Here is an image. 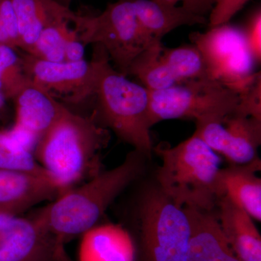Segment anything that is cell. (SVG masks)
<instances>
[{
  "instance_id": "1",
  "label": "cell",
  "mask_w": 261,
  "mask_h": 261,
  "mask_svg": "<svg viewBox=\"0 0 261 261\" xmlns=\"http://www.w3.org/2000/svg\"><path fill=\"white\" fill-rule=\"evenodd\" d=\"M143 156L135 149L119 166L61 194L32 216L65 245L98 224L115 199L140 176Z\"/></svg>"
},
{
  "instance_id": "2",
  "label": "cell",
  "mask_w": 261,
  "mask_h": 261,
  "mask_svg": "<svg viewBox=\"0 0 261 261\" xmlns=\"http://www.w3.org/2000/svg\"><path fill=\"white\" fill-rule=\"evenodd\" d=\"M109 140V130L93 113L83 116L66 106L38 141L34 157L63 194L102 171L100 152Z\"/></svg>"
},
{
  "instance_id": "3",
  "label": "cell",
  "mask_w": 261,
  "mask_h": 261,
  "mask_svg": "<svg viewBox=\"0 0 261 261\" xmlns=\"http://www.w3.org/2000/svg\"><path fill=\"white\" fill-rule=\"evenodd\" d=\"M94 46L92 61L96 75L92 98L95 105L92 113L99 124L150 158L153 146L148 89L114 69L106 50Z\"/></svg>"
},
{
  "instance_id": "4",
  "label": "cell",
  "mask_w": 261,
  "mask_h": 261,
  "mask_svg": "<svg viewBox=\"0 0 261 261\" xmlns=\"http://www.w3.org/2000/svg\"><path fill=\"white\" fill-rule=\"evenodd\" d=\"M153 151L162 159L159 188L176 205L214 211L219 200V156L197 136L171 147L159 144Z\"/></svg>"
},
{
  "instance_id": "5",
  "label": "cell",
  "mask_w": 261,
  "mask_h": 261,
  "mask_svg": "<svg viewBox=\"0 0 261 261\" xmlns=\"http://www.w3.org/2000/svg\"><path fill=\"white\" fill-rule=\"evenodd\" d=\"M73 27L85 47L101 46L117 70L126 76L135 58L159 42L152 40L142 27L133 0L111 3L99 15H79Z\"/></svg>"
},
{
  "instance_id": "6",
  "label": "cell",
  "mask_w": 261,
  "mask_h": 261,
  "mask_svg": "<svg viewBox=\"0 0 261 261\" xmlns=\"http://www.w3.org/2000/svg\"><path fill=\"white\" fill-rule=\"evenodd\" d=\"M139 209L140 261H189L190 223L183 207L154 187Z\"/></svg>"
},
{
  "instance_id": "7",
  "label": "cell",
  "mask_w": 261,
  "mask_h": 261,
  "mask_svg": "<svg viewBox=\"0 0 261 261\" xmlns=\"http://www.w3.org/2000/svg\"><path fill=\"white\" fill-rule=\"evenodd\" d=\"M149 92L152 126L169 119L223 122L239 103L236 92L211 79L184 81Z\"/></svg>"
},
{
  "instance_id": "8",
  "label": "cell",
  "mask_w": 261,
  "mask_h": 261,
  "mask_svg": "<svg viewBox=\"0 0 261 261\" xmlns=\"http://www.w3.org/2000/svg\"><path fill=\"white\" fill-rule=\"evenodd\" d=\"M205 61L207 74L239 94L251 82L255 65L243 29L224 23L190 35Z\"/></svg>"
},
{
  "instance_id": "9",
  "label": "cell",
  "mask_w": 261,
  "mask_h": 261,
  "mask_svg": "<svg viewBox=\"0 0 261 261\" xmlns=\"http://www.w3.org/2000/svg\"><path fill=\"white\" fill-rule=\"evenodd\" d=\"M22 65L29 80L59 102L78 106L92 98L93 62H49L23 53Z\"/></svg>"
},
{
  "instance_id": "10",
  "label": "cell",
  "mask_w": 261,
  "mask_h": 261,
  "mask_svg": "<svg viewBox=\"0 0 261 261\" xmlns=\"http://www.w3.org/2000/svg\"><path fill=\"white\" fill-rule=\"evenodd\" d=\"M0 261H70L65 245L34 216L0 213Z\"/></svg>"
},
{
  "instance_id": "11",
  "label": "cell",
  "mask_w": 261,
  "mask_h": 261,
  "mask_svg": "<svg viewBox=\"0 0 261 261\" xmlns=\"http://www.w3.org/2000/svg\"><path fill=\"white\" fill-rule=\"evenodd\" d=\"M61 195L46 171L29 172L0 168V213L20 216L34 206Z\"/></svg>"
},
{
  "instance_id": "12",
  "label": "cell",
  "mask_w": 261,
  "mask_h": 261,
  "mask_svg": "<svg viewBox=\"0 0 261 261\" xmlns=\"http://www.w3.org/2000/svg\"><path fill=\"white\" fill-rule=\"evenodd\" d=\"M16 121L13 130L37 145L61 117L66 106L29 81L14 97Z\"/></svg>"
},
{
  "instance_id": "13",
  "label": "cell",
  "mask_w": 261,
  "mask_h": 261,
  "mask_svg": "<svg viewBox=\"0 0 261 261\" xmlns=\"http://www.w3.org/2000/svg\"><path fill=\"white\" fill-rule=\"evenodd\" d=\"M190 223L189 261H241L228 244L214 211L185 206Z\"/></svg>"
},
{
  "instance_id": "14",
  "label": "cell",
  "mask_w": 261,
  "mask_h": 261,
  "mask_svg": "<svg viewBox=\"0 0 261 261\" xmlns=\"http://www.w3.org/2000/svg\"><path fill=\"white\" fill-rule=\"evenodd\" d=\"M13 4L18 25V47L27 54L44 29L62 20L74 24L79 16L56 0H13Z\"/></svg>"
},
{
  "instance_id": "15",
  "label": "cell",
  "mask_w": 261,
  "mask_h": 261,
  "mask_svg": "<svg viewBox=\"0 0 261 261\" xmlns=\"http://www.w3.org/2000/svg\"><path fill=\"white\" fill-rule=\"evenodd\" d=\"M81 237L79 261H136L135 242L121 225L97 224Z\"/></svg>"
},
{
  "instance_id": "16",
  "label": "cell",
  "mask_w": 261,
  "mask_h": 261,
  "mask_svg": "<svg viewBox=\"0 0 261 261\" xmlns=\"http://www.w3.org/2000/svg\"><path fill=\"white\" fill-rule=\"evenodd\" d=\"M218 220L228 244L241 261H261V238L252 218L227 196L216 203Z\"/></svg>"
},
{
  "instance_id": "17",
  "label": "cell",
  "mask_w": 261,
  "mask_h": 261,
  "mask_svg": "<svg viewBox=\"0 0 261 261\" xmlns=\"http://www.w3.org/2000/svg\"><path fill=\"white\" fill-rule=\"evenodd\" d=\"M260 169L258 157L247 164L231 165L221 168L218 182L219 198L227 196L258 221L261 220V179L256 173Z\"/></svg>"
},
{
  "instance_id": "18",
  "label": "cell",
  "mask_w": 261,
  "mask_h": 261,
  "mask_svg": "<svg viewBox=\"0 0 261 261\" xmlns=\"http://www.w3.org/2000/svg\"><path fill=\"white\" fill-rule=\"evenodd\" d=\"M137 17L149 37L161 41L163 37L181 25L205 24V17L187 11L181 6L157 0H133Z\"/></svg>"
},
{
  "instance_id": "19",
  "label": "cell",
  "mask_w": 261,
  "mask_h": 261,
  "mask_svg": "<svg viewBox=\"0 0 261 261\" xmlns=\"http://www.w3.org/2000/svg\"><path fill=\"white\" fill-rule=\"evenodd\" d=\"M226 129L223 156L231 165H243L256 159L261 142V120L232 113L222 122Z\"/></svg>"
},
{
  "instance_id": "20",
  "label": "cell",
  "mask_w": 261,
  "mask_h": 261,
  "mask_svg": "<svg viewBox=\"0 0 261 261\" xmlns=\"http://www.w3.org/2000/svg\"><path fill=\"white\" fill-rule=\"evenodd\" d=\"M161 41L154 42L132 62L127 75L135 76L148 90H161L178 83L161 58Z\"/></svg>"
},
{
  "instance_id": "21",
  "label": "cell",
  "mask_w": 261,
  "mask_h": 261,
  "mask_svg": "<svg viewBox=\"0 0 261 261\" xmlns=\"http://www.w3.org/2000/svg\"><path fill=\"white\" fill-rule=\"evenodd\" d=\"M161 55L178 82L210 79L202 54L195 44L176 48L162 45Z\"/></svg>"
},
{
  "instance_id": "22",
  "label": "cell",
  "mask_w": 261,
  "mask_h": 261,
  "mask_svg": "<svg viewBox=\"0 0 261 261\" xmlns=\"http://www.w3.org/2000/svg\"><path fill=\"white\" fill-rule=\"evenodd\" d=\"M73 28V23L69 20H62L47 27L28 54L43 61H65V43Z\"/></svg>"
},
{
  "instance_id": "23",
  "label": "cell",
  "mask_w": 261,
  "mask_h": 261,
  "mask_svg": "<svg viewBox=\"0 0 261 261\" xmlns=\"http://www.w3.org/2000/svg\"><path fill=\"white\" fill-rule=\"evenodd\" d=\"M0 168L13 171L44 172L34 152L22 145L10 132L0 133Z\"/></svg>"
},
{
  "instance_id": "24",
  "label": "cell",
  "mask_w": 261,
  "mask_h": 261,
  "mask_svg": "<svg viewBox=\"0 0 261 261\" xmlns=\"http://www.w3.org/2000/svg\"><path fill=\"white\" fill-rule=\"evenodd\" d=\"M235 113L261 120V75L255 73L251 82L239 94Z\"/></svg>"
},
{
  "instance_id": "25",
  "label": "cell",
  "mask_w": 261,
  "mask_h": 261,
  "mask_svg": "<svg viewBox=\"0 0 261 261\" xmlns=\"http://www.w3.org/2000/svg\"><path fill=\"white\" fill-rule=\"evenodd\" d=\"M249 0H216L210 13V27L227 23Z\"/></svg>"
},
{
  "instance_id": "26",
  "label": "cell",
  "mask_w": 261,
  "mask_h": 261,
  "mask_svg": "<svg viewBox=\"0 0 261 261\" xmlns=\"http://www.w3.org/2000/svg\"><path fill=\"white\" fill-rule=\"evenodd\" d=\"M243 32L247 47L254 61L256 64L260 63L261 60V12L260 9L257 10L252 15Z\"/></svg>"
},
{
  "instance_id": "27",
  "label": "cell",
  "mask_w": 261,
  "mask_h": 261,
  "mask_svg": "<svg viewBox=\"0 0 261 261\" xmlns=\"http://www.w3.org/2000/svg\"><path fill=\"white\" fill-rule=\"evenodd\" d=\"M157 1L171 5H177L178 3H181L182 8H185L187 11L202 17H205L207 13H211L216 3V0H157Z\"/></svg>"
},
{
  "instance_id": "28",
  "label": "cell",
  "mask_w": 261,
  "mask_h": 261,
  "mask_svg": "<svg viewBox=\"0 0 261 261\" xmlns=\"http://www.w3.org/2000/svg\"><path fill=\"white\" fill-rule=\"evenodd\" d=\"M85 46L80 40L78 32L73 27L65 47V61L76 62L85 59Z\"/></svg>"
},
{
  "instance_id": "29",
  "label": "cell",
  "mask_w": 261,
  "mask_h": 261,
  "mask_svg": "<svg viewBox=\"0 0 261 261\" xmlns=\"http://www.w3.org/2000/svg\"><path fill=\"white\" fill-rule=\"evenodd\" d=\"M58 3H61V5H64V6L68 7L70 8V3L73 1V0H56Z\"/></svg>"
},
{
  "instance_id": "30",
  "label": "cell",
  "mask_w": 261,
  "mask_h": 261,
  "mask_svg": "<svg viewBox=\"0 0 261 261\" xmlns=\"http://www.w3.org/2000/svg\"><path fill=\"white\" fill-rule=\"evenodd\" d=\"M5 99H6V97L3 94L0 93V111L3 110V107L5 106Z\"/></svg>"
},
{
  "instance_id": "31",
  "label": "cell",
  "mask_w": 261,
  "mask_h": 261,
  "mask_svg": "<svg viewBox=\"0 0 261 261\" xmlns=\"http://www.w3.org/2000/svg\"><path fill=\"white\" fill-rule=\"evenodd\" d=\"M0 239H1V236H0Z\"/></svg>"
}]
</instances>
